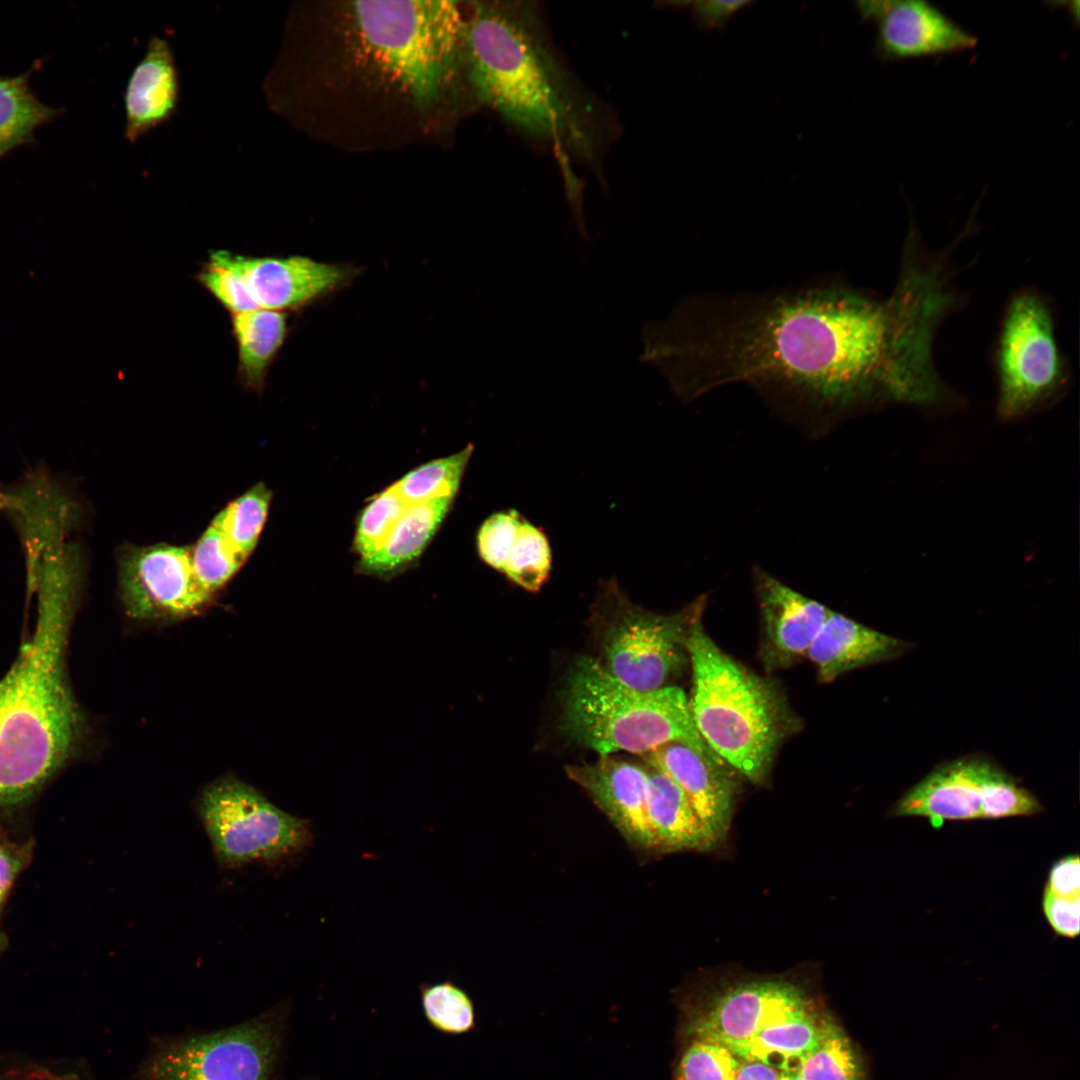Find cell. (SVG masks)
<instances>
[{"mask_svg": "<svg viewBox=\"0 0 1080 1080\" xmlns=\"http://www.w3.org/2000/svg\"><path fill=\"white\" fill-rule=\"evenodd\" d=\"M231 255L258 308L281 312L302 308L333 293L358 273L351 265L306 256Z\"/></svg>", "mask_w": 1080, "mask_h": 1080, "instance_id": "9a60e30c", "label": "cell"}, {"mask_svg": "<svg viewBox=\"0 0 1080 1080\" xmlns=\"http://www.w3.org/2000/svg\"><path fill=\"white\" fill-rule=\"evenodd\" d=\"M231 327L237 347L238 378L247 389L261 391L268 370L287 338V315L257 308L233 315Z\"/></svg>", "mask_w": 1080, "mask_h": 1080, "instance_id": "603a6c76", "label": "cell"}, {"mask_svg": "<svg viewBox=\"0 0 1080 1080\" xmlns=\"http://www.w3.org/2000/svg\"><path fill=\"white\" fill-rule=\"evenodd\" d=\"M232 252L216 250L198 273L200 284L233 315L257 309L246 283L232 260Z\"/></svg>", "mask_w": 1080, "mask_h": 1080, "instance_id": "d6a6232c", "label": "cell"}, {"mask_svg": "<svg viewBox=\"0 0 1080 1080\" xmlns=\"http://www.w3.org/2000/svg\"><path fill=\"white\" fill-rule=\"evenodd\" d=\"M178 90L172 49L165 39L154 36L128 80L125 136L136 141L167 121L176 109Z\"/></svg>", "mask_w": 1080, "mask_h": 1080, "instance_id": "ffe728a7", "label": "cell"}, {"mask_svg": "<svg viewBox=\"0 0 1080 1080\" xmlns=\"http://www.w3.org/2000/svg\"><path fill=\"white\" fill-rule=\"evenodd\" d=\"M552 570V550L541 527L523 519L507 553L502 574L528 592H537Z\"/></svg>", "mask_w": 1080, "mask_h": 1080, "instance_id": "83f0119b", "label": "cell"}, {"mask_svg": "<svg viewBox=\"0 0 1080 1080\" xmlns=\"http://www.w3.org/2000/svg\"><path fill=\"white\" fill-rule=\"evenodd\" d=\"M353 16L364 52L416 104L432 105L455 80L465 27L457 2L356 1Z\"/></svg>", "mask_w": 1080, "mask_h": 1080, "instance_id": "8992f818", "label": "cell"}, {"mask_svg": "<svg viewBox=\"0 0 1080 1080\" xmlns=\"http://www.w3.org/2000/svg\"><path fill=\"white\" fill-rule=\"evenodd\" d=\"M753 578L760 611L762 662L769 670L789 667L807 655L831 610L762 569H755Z\"/></svg>", "mask_w": 1080, "mask_h": 1080, "instance_id": "2e32d148", "label": "cell"}, {"mask_svg": "<svg viewBox=\"0 0 1080 1080\" xmlns=\"http://www.w3.org/2000/svg\"><path fill=\"white\" fill-rule=\"evenodd\" d=\"M64 541H67V540H64ZM61 542H63V541H61ZM58 543H60V542H58ZM56 544H57V543H56ZM53 545H55V544H53ZM51 546H52V545H51ZM48 547H50V546H48ZM48 547H47V548H48ZM47 548H46V549H47ZM42 552H43V551H42ZM42 552H41V553H42ZM41 553H40V554H41ZM40 554H39V555H40ZM37 558H38V557H37ZM36 560H37V559H36ZM36 560H35V561H36ZM35 561H34V562H35ZM34 562H33V563H34ZM33 563H32V564H33ZM32 564H31V565H32ZM31 565H30V566H31ZM30 566H28V567H30ZM28 567H26V568H28Z\"/></svg>", "mask_w": 1080, "mask_h": 1080, "instance_id": "b9f144b4", "label": "cell"}, {"mask_svg": "<svg viewBox=\"0 0 1080 1080\" xmlns=\"http://www.w3.org/2000/svg\"><path fill=\"white\" fill-rule=\"evenodd\" d=\"M1045 890L1061 897L1080 896V862L1077 855L1062 858L1052 866Z\"/></svg>", "mask_w": 1080, "mask_h": 1080, "instance_id": "8d00e7d4", "label": "cell"}, {"mask_svg": "<svg viewBox=\"0 0 1080 1080\" xmlns=\"http://www.w3.org/2000/svg\"><path fill=\"white\" fill-rule=\"evenodd\" d=\"M452 499L438 498L411 504L380 549L362 557L361 574L388 577L417 559L445 518Z\"/></svg>", "mask_w": 1080, "mask_h": 1080, "instance_id": "7402d4cb", "label": "cell"}, {"mask_svg": "<svg viewBox=\"0 0 1080 1080\" xmlns=\"http://www.w3.org/2000/svg\"><path fill=\"white\" fill-rule=\"evenodd\" d=\"M120 596L126 613L140 621H172L191 616L209 596L198 584L190 547L169 544L129 546L118 560Z\"/></svg>", "mask_w": 1080, "mask_h": 1080, "instance_id": "7c38bea8", "label": "cell"}, {"mask_svg": "<svg viewBox=\"0 0 1080 1080\" xmlns=\"http://www.w3.org/2000/svg\"><path fill=\"white\" fill-rule=\"evenodd\" d=\"M36 60L18 75H0V158L11 150L35 141V131L63 113L39 99L30 85Z\"/></svg>", "mask_w": 1080, "mask_h": 1080, "instance_id": "cb8c5ba5", "label": "cell"}, {"mask_svg": "<svg viewBox=\"0 0 1080 1080\" xmlns=\"http://www.w3.org/2000/svg\"><path fill=\"white\" fill-rule=\"evenodd\" d=\"M420 1002L428 1023L447 1035H461L475 1026V1009L469 995L458 985L444 981L423 984Z\"/></svg>", "mask_w": 1080, "mask_h": 1080, "instance_id": "4dcf8cb0", "label": "cell"}, {"mask_svg": "<svg viewBox=\"0 0 1080 1080\" xmlns=\"http://www.w3.org/2000/svg\"><path fill=\"white\" fill-rule=\"evenodd\" d=\"M22 864L23 862L15 850L0 845V903L20 871Z\"/></svg>", "mask_w": 1080, "mask_h": 1080, "instance_id": "f35d334b", "label": "cell"}, {"mask_svg": "<svg viewBox=\"0 0 1080 1080\" xmlns=\"http://www.w3.org/2000/svg\"><path fill=\"white\" fill-rule=\"evenodd\" d=\"M810 1006L805 992L782 979H753L719 991L708 1008L685 1025L689 1039L724 1046L739 1059L763 1027Z\"/></svg>", "mask_w": 1080, "mask_h": 1080, "instance_id": "4fadbf2b", "label": "cell"}, {"mask_svg": "<svg viewBox=\"0 0 1080 1080\" xmlns=\"http://www.w3.org/2000/svg\"><path fill=\"white\" fill-rule=\"evenodd\" d=\"M561 719L568 736L600 755L618 751L644 755L681 742L722 761L697 731L681 688L628 687L591 657L577 659L568 673Z\"/></svg>", "mask_w": 1080, "mask_h": 1080, "instance_id": "5b68a950", "label": "cell"}, {"mask_svg": "<svg viewBox=\"0 0 1080 1080\" xmlns=\"http://www.w3.org/2000/svg\"><path fill=\"white\" fill-rule=\"evenodd\" d=\"M863 20L877 25L875 53L882 61L954 54L972 49L976 36L923 0L859 1Z\"/></svg>", "mask_w": 1080, "mask_h": 1080, "instance_id": "5bb4252c", "label": "cell"}, {"mask_svg": "<svg viewBox=\"0 0 1080 1080\" xmlns=\"http://www.w3.org/2000/svg\"><path fill=\"white\" fill-rule=\"evenodd\" d=\"M702 613L687 641L693 722L708 747L754 784L766 782L776 753L800 728L778 684L747 669L707 634Z\"/></svg>", "mask_w": 1080, "mask_h": 1080, "instance_id": "277c9868", "label": "cell"}, {"mask_svg": "<svg viewBox=\"0 0 1080 1080\" xmlns=\"http://www.w3.org/2000/svg\"><path fill=\"white\" fill-rule=\"evenodd\" d=\"M649 767L667 774L684 792L716 844L729 831L737 793L726 763L681 742H670L643 755Z\"/></svg>", "mask_w": 1080, "mask_h": 1080, "instance_id": "ac0fdd59", "label": "cell"}, {"mask_svg": "<svg viewBox=\"0 0 1080 1080\" xmlns=\"http://www.w3.org/2000/svg\"><path fill=\"white\" fill-rule=\"evenodd\" d=\"M67 541H69V540H67ZM63 542H66V541H63ZM60 543H62V542H60ZM57 544H59V543H57ZM55 545H56V544H55ZM52 546H54V545H52ZM50 547H51V546H50ZM48 548H49V547H48ZM45 550H46V549H45ZM45 550H44V551H45ZM39 556H40V555H39ZM39 556H38V557H39ZM37 559H38V558H37ZM35 562H36V561H35ZM35 562H34V563H35ZM34 563H33V564H34ZM33 564H32V565H33ZM32 565H31V566H32ZM31 566H30V567H31ZM30 567H28V568H27V570H28V569H29Z\"/></svg>", "mask_w": 1080, "mask_h": 1080, "instance_id": "7bdbcfd3", "label": "cell"}, {"mask_svg": "<svg viewBox=\"0 0 1080 1080\" xmlns=\"http://www.w3.org/2000/svg\"><path fill=\"white\" fill-rule=\"evenodd\" d=\"M704 604L701 598L676 613L657 614L633 604L615 579L602 581L595 606L603 632L601 664L637 690L668 686L689 663V632Z\"/></svg>", "mask_w": 1080, "mask_h": 1080, "instance_id": "52a82bcc", "label": "cell"}, {"mask_svg": "<svg viewBox=\"0 0 1080 1080\" xmlns=\"http://www.w3.org/2000/svg\"><path fill=\"white\" fill-rule=\"evenodd\" d=\"M409 504L395 488L377 494L362 510L357 522L353 549L361 558L382 547Z\"/></svg>", "mask_w": 1080, "mask_h": 1080, "instance_id": "1f68e13d", "label": "cell"}, {"mask_svg": "<svg viewBox=\"0 0 1080 1080\" xmlns=\"http://www.w3.org/2000/svg\"><path fill=\"white\" fill-rule=\"evenodd\" d=\"M285 1014L270 1009L240 1024L153 1043L138 1080H274Z\"/></svg>", "mask_w": 1080, "mask_h": 1080, "instance_id": "ba28073f", "label": "cell"}, {"mask_svg": "<svg viewBox=\"0 0 1080 1080\" xmlns=\"http://www.w3.org/2000/svg\"><path fill=\"white\" fill-rule=\"evenodd\" d=\"M1017 781L994 762L966 757L944 763L905 793L897 816H921L934 827L950 820L998 819L1010 807Z\"/></svg>", "mask_w": 1080, "mask_h": 1080, "instance_id": "8fae6325", "label": "cell"}, {"mask_svg": "<svg viewBox=\"0 0 1080 1080\" xmlns=\"http://www.w3.org/2000/svg\"><path fill=\"white\" fill-rule=\"evenodd\" d=\"M940 322L934 296L910 276L899 277L884 301L840 286L687 301L644 325L640 360L687 399L745 382L836 408L867 400L925 405L939 385L932 346Z\"/></svg>", "mask_w": 1080, "mask_h": 1080, "instance_id": "6da1fadb", "label": "cell"}, {"mask_svg": "<svg viewBox=\"0 0 1080 1080\" xmlns=\"http://www.w3.org/2000/svg\"><path fill=\"white\" fill-rule=\"evenodd\" d=\"M780 1080H804L795 1070H780Z\"/></svg>", "mask_w": 1080, "mask_h": 1080, "instance_id": "60d3db41", "label": "cell"}, {"mask_svg": "<svg viewBox=\"0 0 1080 1080\" xmlns=\"http://www.w3.org/2000/svg\"><path fill=\"white\" fill-rule=\"evenodd\" d=\"M524 517L515 509L490 515L480 526L477 549L480 558L489 567L502 572L504 562L514 537Z\"/></svg>", "mask_w": 1080, "mask_h": 1080, "instance_id": "e575fe53", "label": "cell"}, {"mask_svg": "<svg viewBox=\"0 0 1080 1080\" xmlns=\"http://www.w3.org/2000/svg\"><path fill=\"white\" fill-rule=\"evenodd\" d=\"M528 8L479 3L464 27L463 59L478 99L521 131L555 139L576 111L566 79Z\"/></svg>", "mask_w": 1080, "mask_h": 1080, "instance_id": "3957f363", "label": "cell"}, {"mask_svg": "<svg viewBox=\"0 0 1080 1080\" xmlns=\"http://www.w3.org/2000/svg\"><path fill=\"white\" fill-rule=\"evenodd\" d=\"M998 414L1021 416L1052 397L1063 385L1064 363L1046 302L1025 291L1009 303L997 348Z\"/></svg>", "mask_w": 1080, "mask_h": 1080, "instance_id": "30bf717a", "label": "cell"}, {"mask_svg": "<svg viewBox=\"0 0 1080 1080\" xmlns=\"http://www.w3.org/2000/svg\"><path fill=\"white\" fill-rule=\"evenodd\" d=\"M740 1062L724 1046L691 1039L678 1059L674 1080H734Z\"/></svg>", "mask_w": 1080, "mask_h": 1080, "instance_id": "836d02e7", "label": "cell"}, {"mask_svg": "<svg viewBox=\"0 0 1080 1080\" xmlns=\"http://www.w3.org/2000/svg\"><path fill=\"white\" fill-rule=\"evenodd\" d=\"M821 1020L813 1013L811 1006L799 1009L759 1030L740 1059L772 1066L777 1060L779 1070L789 1069L791 1064H795L818 1043Z\"/></svg>", "mask_w": 1080, "mask_h": 1080, "instance_id": "d4e9b609", "label": "cell"}, {"mask_svg": "<svg viewBox=\"0 0 1080 1080\" xmlns=\"http://www.w3.org/2000/svg\"><path fill=\"white\" fill-rule=\"evenodd\" d=\"M472 452L473 445L468 444L455 454L425 463L407 473L393 487L409 505L438 498L453 499Z\"/></svg>", "mask_w": 1080, "mask_h": 1080, "instance_id": "f1b7e54d", "label": "cell"}, {"mask_svg": "<svg viewBox=\"0 0 1080 1080\" xmlns=\"http://www.w3.org/2000/svg\"><path fill=\"white\" fill-rule=\"evenodd\" d=\"M781 1071L775 1066L760 1062L741 1060L734 1080H780Z\"/></svg>", "mask_w": 1080, "mask_h": 1080, "instance_id": "ab89813d", "label": "cell"}, {"mask_svg": "<svg viewBox=\"0 0 1080 1080\" xmlns=\"http://www.w3.org/2000/svg\"><path fill=\"white\" fill-rule=\"evenodd\" d=\"M911 646L831 610L806 656L828 683L851 670L896 659Z\"/></svg>", "mask_w": 1080, "mask_h": 1080, "instance_id": "d6986e66", "label": "cell"}, {"mask_svg": "<svg viewBox=\"0 0 1080 1080\" xmlns=\"http://www.w3.org/2000/svg\"><path fill=\"white\" fill-rule=\"evenodd\" d=\"M1043 911L1053 928L1061 936L1073 938L1080 930V896L1067 898L1045 890Z\"/></svg>", "mask_w": 1080, "mask_h": 1080, "instance_id": "d590c367", "label": "cell"}, {"mask_svg": "<svg viewBox=\"0 0 1080 1080\" xmlns=\"http://www.w3.org/2000/svg\"><path fill=\"white\" fill-rule=\"evenodd\" d=\"M271 498L272 493L266 485L257 483L228 503L210 525L219 530L239 553L248 558L264 528Z\"/></svg>", "mask_w": 1080, "mask_h": 1080, "instance_id": "4316f807", "label": "cell"}, {"mask_svg": "<svg viewBox=\"0 0 1080 1080\" xmlns=\"http://www.w3.org/2000/svg\"><path fill=\"white\" fill-rule=\"evenodd\" d=\"M647 815L654 851L707 850L716 844L681 788L664 772L649 767Z\"/></svg>", "mask_w": 1080, "mask_h": 1080, "instance_id": "44dd1931", "label": "cell"}, {"mask_svg": "<svg viewBox=\"0 0 1080 1080\" xmlns=\"http://www.w3.org/2000/svg\"><path fill=\"white\" fill-rule=\"evenodd\" d=\"M190 558L198 584L211 597L238 572L247 559L211 525L190 547Z\"/></svg>", "mask_w": 1080, "mask_h": 1080, "instance_id": "f546056e", "label": "cell"}, {"mask_svg": "<svg viewBox=\"0 0 1080 1080\" xmlns=\"http://www.w3.org/2000/svg\"><path fill=\"white\" fill-rule=\"evenodd\" d=\"M65 540H66V539H65ZM62 541H64V540H62ZM59 542H61V541H59ZM57 543H58V542H57ZM55 544H56V543H55ZM52 545H53V544H52ZM50 546H51V545H50ZM45 549H46V548H45ZM45 549H44V550H45ZM44 550H43V551H44ZM38 556H39V555H38ZM38 556H37V557H38ZM37 557H36V559H37ZM36 559H35V560H36ZM35 560H34V561H35ZM34 561H33V562H34ZM33 562H32V563H33ZM32 563H31V564H32ZM31 564H29L28 566H30ZM28 566H26V567H28Z\"/></svg>", "mask_w": 1080, "mask_h": 1080, "instance_id": "ee69618b", "label": "cell"}, {"mask_svg": "<svg viewBox=\"0 0 1080 1080\" xmlns=\"http://www.w3.org/2000/svg\"><path fill=\"white\" fill-rule=\"evenodd\" d=\"M566 773L587 792L633 848L654 851L647 815L646 768L600 755L593 763L568 765Z\"/></svg>", "mask_w": 1080, "mask_h": 1080, "instance_id": "e0dca14e", "label": "cell"}, {"mask_svg": "<svg viewBox=\"0 0 1080 1080\" xmlns=\"http://www.w3.org/2000/svg\"><path fill=\"white\" fill-rule=\"evenodd\" d=\"M76 609L37 600L34 631L0 680V809L30 799L81 749L86 720L66 662Z\"/></svg>", "mask_w": 1080, "mask_h": 1080, "instance_id": "7a4b0ae2", "label": "cell"}, {"mask_svg": "<svg viewBox=\"0 0 1080 1080\" xmlns=\"http://www.w3.org/2000/svg\"><path fill=\"white\" fill-rule=\"evenodd\" d=\"M748 4H750L748 1L704 0L695 2L693 11L697 22L704 28H719L734 13Z\"/></svg>", "mask_w": 1080, "mask_h": 1080, "instance_id": "74e56055", "label": "cell"}, {"mask_svg": "<svg viewBox=\"0 0 1080 1080\" xmlns=\"http://www.w3.org/2000/svg\"><path fill=\"white\" fill-rule=\"evenodd\" d=\"M196 809L218 863L237 868L279 864L313 842L311 823L272 804L236 777H222L200 793Z\"/></svg>", "mask_w": 1080, "mask_h": 1080, "instance_id": "9c48e42d", "label": "cell"}, {"mask_svg": "<svg viewBox=\"0 0 1080 1080\" xmlns=\"http://www.w3.org/2000/svg\"><path fill=\"white\" fill-rule=\"evenodd\" d=\"M791 1070L804 1080H866L857 1050L844 1031L830 1019L821 1020L818 1043L800 1057Z\"/></svg>", "mask_w": 1080, "mask_h": 1080, "instance_id": "484cf974", "label": "cell"}]
</instances>
